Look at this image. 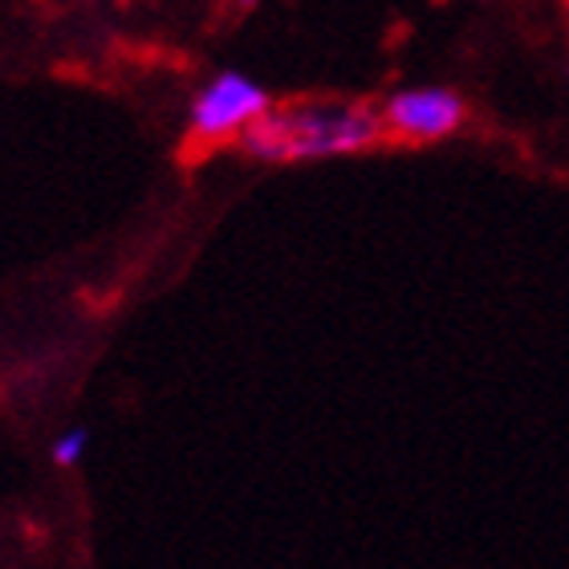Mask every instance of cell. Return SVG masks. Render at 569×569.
I'll use <instances>...</instances> for the list:
<instances>
[{"mask_svg":"<svg viewBox=\"0 0 569 569\" xmlns=\"http://www.w3.org/2000/svg\"><path fill=\"white\" fill-rule=\"evenodd\" d=\"M561 12H566V24H569V0H561Z\"/></svg>","mask_w":569,"mask_h":569,"instance_id":"8992f818","label":"cell"},{"mask_svg":"<svg viewBox=\"0 0 569 569\" xmlns=\"http://www.w3.org/2000/svg\"><path fill=\"white\" fill-rule=\"evenodd\" d=\"M269 107H273V98L264 94V86L252 82L249 73L224 70L191 98L188 131L196 142H240V134Z\"/></svg>","mask_w":569,"mask_h":569,"instance_id":"7a4b0ae2","label":"cell"},{"mask_svg":"<svg viewBox=\"0 0 569 569\" xmlns=\"http://www.w3.org/2000/svg\"><path fill=\"white\" fill-rule=\"evenodd\" d=\"M232 4H240V9H252V4H257V0H232Z\"/></svg>","mask_w":569,"mask_h":569,"instance_id":"5b68a950","label":"cell"},{"mask_svg":"<svg viewBox=\"0 0 569 569\" xmlns=\"http://www.w3.org/2000/svg\"><path fill=\"white\" fill-rule=\"evenodd\" d=\"M387 139L382 110L350 98H318V102H289L269 107L249 131L240 134L244 154L257 163H313L338 154L370 151Z\"/></svg>","mask_w":569,"mask_h":569,"instance_id":"6da1fadb","label":"cell"},{"mask_svg":"<svg viewBox=\"0 0 569 569\" xmlns=\"http://www.w3.org/2000/svg\"><path fill=\"white\" fill-rule=\"evenodd\" d=\"M86 448H90V431H86V427H70V431H61V436L53 439L49 456H53L58 468H78L82 456H86Z\"/></svg>","mask_w":569,"mask_h":569,"instance_id":"277c9868","label":"cell"},{"mask_svg":"<svg viewBox=\"0 0 569 569\" xmlns=\"http://www.w3.org/2000/svg\"><path fill=\"white\" fill-rule=\"evenodd\" d=\"M382 122H387V139L399 142H439L451 139L468 119V107L456 90L443 86H411L399 90L382 102Z\"/></svg>","mask_w":569,"mask_h":569,"instance_id":"3957f363","label":"cell"}]
</instances>
